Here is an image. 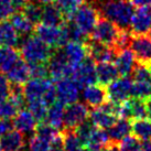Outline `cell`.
I'll return each instance as SVG.
<instances>
[{
    "instance_id": "484cf974",
    "label": "cell",
    "mask_w": 151,
    "mask_h": 151,
    "mask_svg": "<svg viewBox=\"0 0 151 151\" xmlns=\"http://www.w3.org/2000/svg\"><path fill=\"white\" fill-rule=\"evenodd\" d=\"M64 13L58 6L53 4H44L42 7L41 22L49 25H62L64 24Z\"/></svg>"
},
{
    "instance_id": "f907efd6",
    "label": "cell",
    "mask_w": 151,
    "mask_h": 151,
    "mask_svg": "<svg viewBox=\"0 0 151 151\" xmlns=\"http://www.w3.org/2000/svg\"><path fill=\"white\" fill-rule=\"evenodd\" d=\"M149 34H150V37H151V28H150V30H149Z\"/></svg>"
},
{
    "instance_id": "8fae6325",
    "label": "cell",
    "mask_w": 151,
    "mask_h": 151,
    "mask_svg": "<svg viewBox=\"0 0 151 151\" xmlns=\"http://www.w3.org/2000/svg\"><path fill=\"white\" fill-rule=\"evenodd\" d=\"M130 50L140 64L151 63V37L146 34H134L130 41Z\"/></svg>"
},
{
    "instance_id": "d590c367",
    "label": "cell",
    "mask_w": 151,
    "mask_h": 151,
    "mask_svg": "<svg viewBox=\"0 0 151 151\" xmlns=\"http://www.w3.org/2000/svg\"><path fill=\"white\" fill-rule=\"evenodd\" d=\"M85 2V0H58V7L67 18L75 11L80 6Z\"/></svg>"
},
{
    "instance_id": "7a4b0ae2",
    "label": "cell",
    "mask_w": 151,
    "mask_h": 151,
    "mask_svg": "<svg viewBox=\"0 0 151 151\" xmlns=\"http://www.w3.org/2000/svg\"><path fill=\"white\" fill-rule=\"evenodd\" d=\"M52 50L37 35H28L20 42V54L28 64L47 63L53 54Z\"/></svg>"
},
{
    "instance_id": "7402d4cb",
    "label": "cell",
    "mask_w": 151,
    "mask_h": 151,
    "mask_svg": "<svg viewBox=\"0 0 151 151\" xmlns=\"http://www.w3.org/2000/svg\"><path fill=\"white\" fill-rule=\"evenodd\" d=\"M131 131H132L131 120L127 119V118L119 117L113 126L109 128L107 132L110 138V141L118 143L120 142L122 139L130 136Z\"/></svg>"
},
{
    "instance_id": "f35d334b",
    "label": "cell",
    "mask_w": 151,
    "mask_h": 151,
    "mask_svg": "<svg viewBox=\"0 0 151 151\" xmlns=\"http://www.w3.org/2000/svg\"><path fill=\"white\" fill-rule=\"evenodd\" d=\"M14 12L12 0H0V21L7 20Z\"/></svg>"
},
{
    "instance_id": "6da1fadb",
    "label": "cell",
    "mask_w": 151,
    "mask_h": 151,
    "mask_svg": "<svg viewBox=\"0 0 151 151\" xmlns=\"http://www.w3.org/2000/svg\"><path fill=\"white\" fill-rule=\"evenodd\" d=\"M98 10L103 18L115 23L119 29L130 27L134 13V6L129 0H104Z\"/></svg>"
},
{
    "instance_id": "f6af8a7d",
    "label": "cell",
    "mask_w": 151,
    "mask_h": 151,
    "mask_svg": "<svg viewBox=\"0 0 151 151\" xmlns=\"http://www.w3.org/2000/svg\"><path fill=\"white\" fill-rule=\"evenodd\" d=\"M38 1L40 4H51L55 1H58V0H38Z\"/></svg>"
},
{
    "instance_id": "ba28073f",
    "label": "cell",
    "mask_w": 151,
    "mask_h": 151,
    "mask_svg": "<svg viewBox=\"0 0 151 151\" xmlns=\"http://www.w3.org/2000/svg\"><path fill=\"white\" fill-rule=\"evenodd\" d=\"M132 80L128 76H122L107 86L108 99L114 104H122L131 97Z\"/></svg>"
},
{
    "instance_id": "83f0119b",
    "label": "cell",
    "mask_w": 151,
    "mask_h": 151,
    "mask_svg": "<svg viewBox=\"0 0 151 151\" xmlns=\"http://www.w3.org/2000/svg\"><path fill=\"white\" fill-rule=\"evenodd\" d=\"M10 22L20 35H29L34 31V23L22 11H16L10 17Z\"/></svg>"
},
{
    "instance_id": "ab89813d",
    "label": "cell",
    "mask_w": 151,
    "mask_h": 151,
    "mask_svg": "<svg viewBox=\"0 0 151 151\" xmlns=\"http://www.w3.org/2000/svg\"><path fill=\"white\" fill-rule=\"evenodd\" d=\"M10 87L11 83L7 78V76L0 75V101L7 99L10 96Z\"/></svg>"
},
{
    "instance_id": "d4e9b609",
    "label": "cell",
    "mask_w": 151,
    "mask_h": 151,
    "mask_svg": "<svg viewBox=\"0 0 151 151\" xmlns=\"http://www.w3.org/2000/svg\"><path fill=\"white\" fill-rule=\"evenodd\" d=\"M64 113H65V105L61 101H56L47 108L45 118L46 122L56 129L62 130L64 128Z\"/></svg>"
},
{
    "instance_id": "44dd1931",
    "label": "cell",
    "mask_w": 151,
    "mask_h": 151,
    "mask_svg": "<svg viewBox=\"0 0 151 151\" xmlns=\"http://www.w3.org/2000/svg\"><path fill=\"white\" fill-rule=\"evenodd\" d=\"M21 59L20 51L13 46H0V71L7 74Z\"/></svg>"
},
{
    "instance_id": "7dc6e473",
    "label": "cell",
    "mask_w": 151,
    "mask_h": 151,
    "mask_svg": "<svg viewBox=\"0 0 151 151\" xmlns=\"http://www.w3.org/2000/svg\"><path fill=\"white\" fill-rule=\"evenodd\" d=\"M53 151H64V149H58V150H53Z\"/></svg>"
},
{
    "instance_id": "cb8c5ba5",
    "label": "cell",
    "mask_w": 151,
    "mask_h": 151,
    "mask_svg": "<svg viewBox=\"0 0 151 151\" xmlns=\"http://www.w3.org/2000/svg\"><path fill=\"white\" fill-rule=\"evenodd\" d=\"M96 76L97 82L103 86H108L111 82L118 78L119 72L115 64L111 62L97 63L96 65Z\"/></svg>"
},
{
    "instance_id": "4dcf8cb0",
    "label": "cell",
    "mask_w": 151,
    "mask_h": 151,
    "mask_svg": "<svg viewBox=\"0 0 151 151\" xmlns=\"http://www.w3.org/2000/svg\"><path fill=\"white\" fill-rule=\"evenodd\" d=\"M132 131L131 134L140 141H150L151 140V120L141 118L131 120Z\"/></svg>"
},
{
    "instance_id": "d6986e66",
    "label": "cell",
    "mask_w": 151,
    "mask_h": 151,
    "mask_svg": "<svg viewBox=\"0 0 151 151\" xmlns=\"http://www.w3.org/2000/svg\"><path fill=\"white\" fill-rule=\"evenodd\" d=\"M13 128L21 131L22 134L34 131L38 126V120L29 109H21L12 119Z\"/></svg>"
},
{
    "instance_id": "2e32d148",
    "label": "cell",
    "mask_w": 151,
    "mask_h": 151,
    "mask_svg": "<svg viewBox=\"0 0 151 151\" xmlns=\"http://www.w3.org/2000/svg\"><path fill=\"white\" fill-rule=\"evenodd\" d=\"M85 104L92 108H98L104 106L109 101L106 86L101 84H93L84 88L83 92Z\"/></svg>"
},
{
    "instance_id": "9a60e30c",
    "label": "cell",
    "mask_w": 151,
    "mask_h": 151,
    "mask_svg": "<svg viewBox=\"0 0 151 151\" xmlns=\"http://www.w3.org/2000/svg\"><path fill=\"white\" fill-rule=\"evenodd\" d=\"M64 56L74 70L87 58V47L81 41H67L62 47Z\"/></svg>"
},
{
    "instance_id": "836d02e7",
    "label": "cell",
    "mask_w": 151,
    "mask_h": 151,
    "mask_svg": "<svg viewBox=\"0 0 151 151\" xmlns=\"http://www.w3.org/2000/svg\"><path fill=\"white\" fill-rule=\"evenodd\" d=\"M30 151H52V143L51 141L40 137L34 134V136L29 141Z\"/></svg>"
},
{
    "instance_id": "8d00e7d4",
    "label": "cell",
    "mask_w": 151,
    "mask_h": 151,
    "mask_svg": "<svg viewBox=\"0 0 151 151\" xmlns=\"http://www.w3.org/2000/svg\"><path fill=\"white\" fill-rule=\"evenodd\" d=\"M118 145L120 151H142V143L134 136H128Z\"/></svg>"
},
{
    "instance_id": "816d5d0a",
    "label": "cell",
    "mask_w": 151,
    "mask_h": 151,
    "mask_svg": "<svg viewBox=\"0 0 151 151\" xmlns=\"http://www.w3.org/2000/svg\"><path fill=\"white\" fill-rule=\"evenodd\" d=\"M89 151H104V150H89Z\"/></svg>"
},
{
    "instance_id": "603a6c76",
    "label": "cell",
    "mask_w": 151,
    "mask_h": 151,
    "mask_svg": "<svg viewBox=\"0 0 151 151\" xmlns=\"http://www.w3.org/2000/svg\"><path fill=\"white\" fill-rule=\"evenodd\" d=\"M6 76L10 83L23 85L31 78L30 65L23 59H20L19 62L6 74Z\"/></svg>"
},
{
    "instance_id": "ee69618b",
    "label": "cell",
    "mask_w": 151,
    "mask_h": 151,
    "mask_svg": "<svg viewBox=\"0 0 151 151\" xmlns=\"http://www.w3.org/2000/svg\"><path fill=\"white\" fill-rule=\"evenodd\" d=\"M142 151H151V140L150 141H143Z\"/></svg>"
},
{
    "instance_id": "4fadbf2b",
    "label": "cell",
    "mask_w": 151,
    "mask_h": 151,
    "mask_svg": "<svg viewBox=\"0 0 151 151\" xmlns=\"http://www.w3.org/2000/svg\"><path fill=\"white\" fill-rule=\"evenodd\" d=\"M86 47H87L88 56L96 63H105V62L115 61V58L117 54V50L114 46L97 42L94 40H91L86 44Z\"/></svg>"
},
{
    "instance_id": "d6a6232c",
    "label": "cell",
    "mask_w": 151,
    "mask_h": 151,
    "mask_svg": "<svg viewBox=\"0 0 151 151\" xmlns=\"http://www.w3.org/2000/svg\"><path fill=\"white\" fill-rule=\"evenodd\" d=\"M19 110L20 109L18 108V106L9 97L7 99L0 101V118H2V119L11 120L14 118Z\"/></svg>"
},
{
    "instance_id": "4316f807",
    "label": "cell",
    "mask_w": 151,
    "mask_h": 151,
    "mask_svg": "<svg viewBox=\"0 0 151 151\" xmlns=\"http://www.w3.org/2000/svg\"><path fill=\"white\" fill-rule=\"evenodd\" d=\"M109 142L110 138L106 129H101L95 126L86 142V148H88V150H104V148Z\"/></svg>"
},
{
    "instance_id": "3957f363",
    "label": "cell",
    "mask_w": 151,
    "mask_h": 151,
    "mask_svg": "<svg viewBox=\"0 0 151 151\" xmlns=\"http://www.w3.org/2000/svg\"><path fill=\"white\" fill-rule=\"evenodd\" d=\"M101 13L93 4H83L67 18L68 21L74 23L77 29L88 37L96 27Z\"/></svg>"
},
{
    "instance_id": "9c48e42d",
    "label": "cell",
    "mask_w": 151,
    "mask_h": 151,
    "mask_svg": "<svg viewBox=\"0 0 151 151\" xmlns=\"http://www.w3.org/2000/svg\"><path fill=\"white\" fill-rule=\"evenodd\" d=\"M89 117V110L86 104L73 103L67 105L64 113V128L63 129H75ZM62 129V130H63Z\"/></svg>"
},
{
    "instance_id": "30bf717a",
    "label": "cell",
    "mask_w": 151,
    "mask_h": 151,
    "mask_svg": "<svg viewBox=\"0 0 151 151\" xmlns=\"http://www.w3.org/2000/svg\"><path fill=\"white\" fill-rule=\"evenodd\" d=\"M72 80L80 88H85L89 85L96 84V65L94 64V61L91 58H86L84 62L74 70Z\"/></svg>"
},
{
    "instance_id": "c3c4849f",
    "label": "cell",
    "mask_w": 151,
    "mask_h": 151,
    "mask_svg": "<svg viewBox=\"0 0 151 151\" xmlns=\"http://www.w3.org/2000/svg\"><path fill=\"white\" fill-rule=\"evenodd\" d=\"M27 2H31V1H33V0H25Z\"/></svg>"
},
{
    "instance_id": "1f68e13d",
    "label": "cell",
    "mask_w": 151,
    "mask_h": 151,
    "mask_svg": "<svg viewBox=\"0 0 151 151\" xmlns=\"http://www.w3.org/2000/svg\"><path fill=\"white\" fill-rule=\"evenodd\" d=\"M29 110L33 114V116L37 118V120L42 122L45 120L46 114H47V108L49 106L43 99H37V101H29Z\"/></svg>"
},
{
    "instance_id": "e575fe53",
    "label": "cell",
    "mask_w": 151,
    "mask_h": 151,
    "mask_svg": "<svg viewBox=\"0 0 151 151\" xmlns=\"http://www.w3.org/2000/svg\"><path fill=\"white\" fill-rule=\"evenodd\" d=\"M22 12L24 13L27 17L29 18L34 24L41 21V13H42V7L39 4H34V2H28L23 8Z\"/></svg>"
},
{
    "instance_id": "74e56055",
    "label": "cell",
    "mask_w": 151,
    "mask_h": 151,
    "mask_svg": "<svg viewBox=\"0 0 151 151\" xmlns=\"http://www.w3.org/2000/svg\"><path fill=\"white\" fill-rule=\"evenodd\" d=\"M30 65V74L33 78H45L49 75L47 64L46 63H37L29 64Z\"/></svg>"
},
{
    "instance_id": "ffe728a7",
    "label": "cell",
    "mask_w": 151,
    "mask_h": 151,
    "mask_svg": "<svg viewBox=\"0 0 151 151\" xmlns=\"http://www.w3.org/2000/svg\"><path fill=\"white\" fill-rule=\"evenodd\" d=\"M23 147H24L23 134L14 128L0 138L1 151H20Z\"/></svg>"
},
{
    "instance_id": "e0dca14e",
    "label": "cell",
    "mask_w": 151,
    "mask_h": 151,
    "mask_svg": "<svg viewBox=\"0 0 151 151\" xmlns=\"http://www.w3.org/2000/svg\"><path fill=\"white\" fill-rule=\"evenodd\" d=\"M151 28V9L149 7H140L134 11L130 30L134 34H146Z\"/></svg>"
},
{
    "instance_id": "bcb514c9",
    "label": "cell",
    "mask_w": 151,
    "mask_h": 151,
    "mask_svg": "<svg viewBox=\"0 0 151 151\" xmlns=\"http://www.w3.org/2000/svg\"><path fill=\"white\" fill-rule=\"evenodd\" d=\"M2 45V40H1V30H0V46Z\"/></svg>"
},
{
    "instance_id": "ac0fdd59",
    "label": "cell",
    "mask_w": 151,
    "mask_h": 151,
    "mask_svg": "<svg viewBox=\"0 0 151 151\" xmlns=\"http://www.w3.org/2000/svg\"><path fill=\"white\" fill-rule=\"evenodd\" d=\"M115 65H116L118 72H119V75H130L134 72L136 65H137L134 52L128 47L118 50L116 58H115Z\"/></svg>"
},
{
    "instance_id": "5b68a950",
    "label": "cell",
    "mask_w": 151,
    "mask_h": 151,
    "mask_svg": "<svg viewBox=\"0 0 151 151\" xmlns=\"http://www.w3.org/2000/svg\"><path fill=\"white\" fill-rule=\"evenodd\" d=\"M117 109V104L108 101L104 106L94 108V110L89 113V120L98 128L109 129L118 119Z\"/></svg>"
},
{
    "instance_id": "5bb4252c",
    "label": "cell",
    "mask_w": 151,
    "mask_h": 151,
    "mask_svg": "<svg viewBox=\"0 0 151 151\" xmlns=\"http://www.w3.org/2000/svg\"><path fill=\"white\" fill-rule=\"evenodd\" d=\"M53 86L52 81L47 78H33L31 77L27 83L23 84V94L25 101H32L37 99H43L45 93Z\"/></svg>"
},
{
    "instance_id": "681fc988",
    "label": "cell",
    "mask_w": 151,
    "mask_h": 151,
    "mask_svg": "<svg viewBox=\"0 0 151 151\" xmlns=\"http://www.w3.org/2000/svg\"><path fill=\"white\" fill-rule=\"evenodd\" d=\"M149 70H150V72H151V63L149 64Z\"/></svg>"
},
{
    "instance_id": "60d3db41",
    "label": "cell",
    "mask_w": 151,
    "mask_h": 151,
    "mask_svg": "<svg viewBox=\"0 0 151 151\" xmlns=\"http://www.w3.org/2000/svg\"><path fill=\"white\" fill-rule=\"evenodd\" d=\"M13 129V124L12 122H10L9 119H2L0 118V138L6 134L8 131Z\"/></svg>"
},
{
    "instance_id": "277c9868",
    "label": "cell",
    "mask_w": 151,
    "mask_h": 151,
    "mask_svg": "<svg viewBox=\"0 0 151 151\" xmlns=\"http://www.w3.org/2000/svg\"><path fill=\"white\" fill-rule=\"evenodd\" d=\"M34 33L40 40L47 44L51 49H60L66 43V38L64 34L63 24L49 25L40 23L35 27Z\"/></svg>"
},
{
    "instance_id": "7c38bea8",
    "label": "cell",
    "mask_w": 151,
    "mask_h": 151,
    "mask_svg": "<svg viewBox=\"0 0 151 151\" xmlns=\"http://www.w3.org/2000/svg\"><path fill=\"white\" fill-rule=\"evenodd\" d=\"M80 89L81 88L77 86V84L70 77L60 80L55 85L56 98L64 105L76 103L80 96Z\"/></svg>"
},
{
    "instance_id": "b9f144b4",
    "label": "cell",
    "mask_w": 151,
    "mask_h": 151,
    "mask_svg": "<svg viewBox=\"0 0 151 151\" xmlns=\"http://www.w3.org/2000/svg\"><path fill=\"white\" fill-rule=\"evenodd\" d=\"M129 1L134 7H137V8L151 6V0H129Z\"/></svg>"
},
{
    "instance_id": "8992f818",
    "label": "cell",
    "mask_w": 151,
    "mask_h": 151,
    "mask_svg": "<svg viewBox=\"0 0 151 151\" xmlns=\"http://www.w3.org/2000/svg\"><path fill=\"white\" fill-rule=\"evenodd\" d=\"M47 70H49V75L51 76V78L56 82L70 77L73 75V72H74V68L67 62L61 47L56 49V51L49 60Z\"/></svg>"
},
{
    "instance_id": "7bdbcfd3",
    "label": "cell",
    "mask_w": 151,
    "mask_h": 151,
    "mask_svg": "<svg viewBox=\"0 0 151 151\" xmlns=\"http://www.w3.org/2000/svg\"><path fill=\"white\" fill-rule=\"evenodd\" d=\"M146 108H147V117L151 120V97L146 99Z\"/></svg>"
},
{
    "instance_id": "52a82bcc",
    "label": "cell",
    "mask_w": 151,
    "mask_h": 151,
    "mask_svg": "<svg viewBox=\"0 0 151 151\" xmlns=\"http://www.w3.org/2000/svg\"><path fill=\"white\" fill-rule=\"evenodd\" d=\"M119 32H120V29L117 25L105 18H103L98 20L96 27L91 33V40L115 46Z\"/></svg>"
},
{
    "instance_id": "f546056e",
    "label": "cell",
    "mask_w": 151,
    "mask_h": 151,
    "mask_svg": "<svg viewBox=\"0 0 151 151\" xmlns=\"http://www.w3.org/2000/svg\"><path fill=\"white\" fill-rule=\"evenodd\" d=\"M0 30H1L2 45L16 47L20 43V34L13 28V25L11 24L10 21L4 20L0 22Z\"/></svg>"
},
{
    "instance_id": "f1b7e54d",
    "label": "cell",
    "mask_w": 151,
    "mask_h": 151,
    "mask_svg": "<svg viewBox=\"0 0 151 151\" xmlns=\"http://www.w3.org/2000/svg\"><path fill=\"white\" fill-rule=\"evenodd\" d=\"M64 151H89L76 134L74 129H63L61 131Z\"/></svg>"
}]
</instances>
